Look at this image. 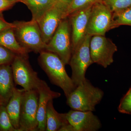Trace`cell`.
Listing matches in <instances>:
<instances>
[{"instance_id":"cell-10","label":"cell","mask_w":131,"mask_h":131,"mask_svg":"<svg viewBox=\"0 0 131 131\" xmlns=\"http://www.w3.org/2000/svg\"><path fill=\"white\" fill-rule=\"evenodd\" d=\"M68 6L58 1L46 12L38 21L42 39L46 44L52 38L60 22L63 19L66 18Z\"/></svg>"},{"instance_id":"cell-22","label":"cell","mask_w":131,"mask_h":131,"mask_svg":"<svg viewBox=\"0 0 131 131\" xmlns=\"http://www.w3.org/2000/svg\"><path fill=\"white\" fill-rule=\"evenodd\" d=\"M113 13L131 7V0H104Z\"/></svg>"},{"instance_id":"cell-6","label":"cell","mask_w":131,"mask_h":131,"mask_svg":"<svg viewBox=\"0 0 131 131\" xmlns=\"http://www.w3.org/2000/svg\"><path fill=\"white\" fill-rule=\"evenodd\" d=\"M28 58V57L16 55L11 64L14 80L26 91L37 90L41 80L31 67Z\"/></svg>"},{"instance_id":"cell-11","label":"cell","mask_w":131,"mask_h":131,"mask_svg":"<svg viewBox=\"0 0 131 131\" xmlns=\"http://www.w3.org/2000/svg\"><path fill=\"white\" fill-rule=\"evenodd\" d=\"M93 112L72 109L66 113L65 115L69 124L75 131H96L100 129L102 124Z\"/></svg>"},{"instance_id":"cell-15","label":"cell","mask_w":131,"mask_h":131,"mask_svg":"<svg viewBox=\"0 0 131 131\" xmlns=\"http://www.w3.org/2000/svg\"><path fill=\"white\" fill-rule=\"evenodd\" d=\"M25 90L15 88L12 96L8 102L6 106L12 125L19 130V120L21 108V101Z\"/></svg>"},{"instance_id":"cell-28","label":"cell","mask_w":131,"mask_h":131,"mask_svg":"<svg viewBox=\"0 0 131 131\" xmlns=\"http://www.w3.org/2000/svg\"><path fill=\"white\" fill-rule=\"evenodd\" d=\"M7 1L15 3V2H19L20 0H7Z\"/></svg>"},{"instance_id":"cell-3","label":"cell","mask_w":131,"mask_h":131,"mask_svg":"<svg viewBox=\"0 0 131 131\" xmlns=\"http://www.w3.org/2000/svg\"><path fill=\"white\" fill-rule=\"evenodd\" d=\"M67 18L60 22L45 49L57 55L65 65L69 63L72 53L71 28L70 22Z\"/></svg>"},{"instance_id":"cell-4","label":"cell","mask_w":131,"mask_h":131,"mask_svg":"<svg viewBox=\"0 0 131 131\" xmlns=\"http://www.w3.org/2000/svg\"><path fill=\"white\" fill-rule=\"evenodd\" d=\"M92 36L86 34L72 51L69 64L72 70L71 78L76 86L85 79L87 69L93 63L90 50V43Z\"/></svg>"},{"instance_id":"cell-25","label":"cell","mask_w":131,"mask_h":131,"mask_svg":"<svg viewBox=\"0 0 131 131\" xmlns=\"http://www.w3.org/2000/svg\"><path fill=\"white\" fill-rule=\"evenodd\" d=\"M14 23H9L5 21L2 17L0 16V33L10 28H14Z\"/></svg>"},{"instance_id":"cell-7","label":"cell","mask_w":131,"mask_h":131,"mask_svg":"<svg viewBox=\"0 0 131 131\" xmlns=\"http://www.w3.org/2000/svg\"><path fill=\"white\" fill-rule=\"evenodd\" d=\"M113 13L103 1H98L93 5L87 29V34L105 35L114 28Z\"/></svg>"},{"instance_id":"cell-20","label":"cell","mask_w":131,"mask_h":131,"mask_svg":"<svg viewBox=\"0 0 131 131\" xmlns=\"http://www.w3.org/2000/svg\"><path fill=\"white\" fill-rule=\"evenodd\" d=\"M0 131H18L12 125L6 106L0 105Z\"/></svg>"},{"instance_id":"cell-1","label":"cell","mask_w":131,"mask_h":131,"mask_svg":"<svg viewBox=\"0 0 131 131\" xmlns=\"http://www.w3.org/2000/svg\"><path fill=\"white\" fill-rule=\"evenodd\" d=\"M38 61L51 83L62 90L66 98L75 88L71 77L65 70V64L56 54L44 50L40 52Z\"/></svg>"},{"instance_id":"cell-17","label":"cell","mask_w":131,"mask_h":131,"mask_svg":"<svg viewBox=\"0 0 131 131\" xmlns=\"http://www.w3.org/2000/svg\"><path fill=\"white\" fill-rule=\"evenodd\" d=\"M65 113H59L54 108L53 100L49 101L46 113V131H59L68 124Z\"/></svg>"},{"instance_id":"cell-18","label":"cell","mask_w":131,"mask_h":131,"mask_svg":"<svg viewBox=\"0 0 131 131\" xmlns=\"http://www.w3.org/2000/svg\"><path fill=\"white\" fill-rule=\"evenodd\" d=\"M28 7L31 13V20L38 22L41 17L51 8L54 6L57 0H20Z\"/></svg>"},{"instance_id":"cell-27","label":"cell","mask_w":131,"mask_h":131,"mask_svg":"<svg viewBox=\"0 0 131 131\" xmlns=\"http://www.w3.org/2000/svg\"><path fill=\"white\" fill-rule=\"evenodd\" d=\"M57 1L69 6L73 1V0H57Z\"/></svg>"},{"instance_id":"cell-13","label":"cell","mask_w":131,"mask_h":131,"mask_svg":"<svg viewBox=\"0 0 131 131\" xmlns=\"http://www.w3.org/2000/svg\"><path fill=\"white\" fill-rule=\"evenodd\" d=\"M37 90L39 94L37 130L45 131L46 129V113L48 103L51 100L60 97L61 94L52 90L45 81L42 80Z\"/></svg>"},{"instance_id":"cell-12","label":"cell","mask_w":131,"mask_h":131,"mask_svg":"<svg viewBox=\"0 0 131 131\" xmlns=\"http://www.w3.org/2000/svg\"><path fill=\"white\" fill-rule=\"evenodd\" d=\"M93 5L77 10L68 16L70 18L72 51L87 34V27Z\"/></svg>"},{"instance_id":"cell-14","label":"cell","mask_w":131,"mask_h":131,"mask_svg":"<svg viewBox=\"0 0 131 131\" xmlns=\"http://www.w3.org/2000/svg\"><path fill=\"white\" fill-rule=\"evenodd\" d=\"M11 64L0 65V98L7 103L15 88Z\"/></svg>"},{"instance_id":"cell-19","label":"cell","mask_w":131,"mask_h":131,"mask_svg":"<svg viewBox=\"0 0 131 131\" xmlns=\"http://www.w3.org/2000/svg\"><path fill=\"white\" fill-rule=\"evenodd\" d=\"M114 28L121 25L131 26V7L113 13Z\"/></svg>"},{"instance_id":"cell-26","label":"cell","mask_w":131,"mask_h":131,"mask_svg":"<svg viewBox=\"0 0 131 131\" xmlns=\"http://www.w3.org/2000/svg\"><path fill=\"white\" fill-rule=\"evenodd\" d=\"M14 3L7 0H0V12L11 7Z\"/></svg>"},{"instance_id":"cell-21","label":"cell","mask_w":131,"mask_h":131,"mask_svg":"<svg viewBox=\"0 0 131 131\" xmlns=\"http://www.w3.org/2000/svg\"><path fill=\"white\" fill-rule=\"evenodd\" d=\"M98 1L100 0H73L68 6L66 13V18L76 11L93 5Z\"/></svg>"},{"instance_id":"cell-5","label":"cell","mask_w":131,"mask_h":131,"mask_svg":"<svg viewBox=\"0 0 131 131\" xmlns=\"http://www.w3.org/2000/svg\"><path fill=\"white\" fill-rule=\"evenodd\" d=\"M15 36L20 43L29 51L40 53L45 50L46 44L43 41L37 21H16L14 22Z\"/></svg>"},{"instance_id":"cell-2","label":"cell","mask_w":131,"mask_h":131,"mask_svg":"<svg viewBox=\"0 0 131 131\" xmlns=\"http://www.w3.org/2000/svg\"><path fill=\"white\" fill-rule=\"evenodd\" d=\"M103 95L102 90L94 86L86 78L66 98L67 104L73 110L93 112Z\"/></svg>"},{"instance_id":"cell-8","label":"cell","mask_w":131,"mask_h":131,"mask_svg":"<svg viewBox=\"0 0 131 131\" xmlns=\"http://www.w3.org/2000/svg\"><path fill=\"white\" fill-rule=\"evenodd\" d=\"M39 94L37 90L25 91L21 101L19 131H37Z\"/></svg>"},{"instance_id":"cell-23","label":"cell","mask_w":131,"mask_h":131,"mask_svg":"<svg viewBox=\"0 0 131 131\" xmlns=\"http://www.w3.org/2000/svg\"><path fill=\"white\" fill-rule=\"evenodd\" d=\"M118 110L122 113L131 114V87L121 100Z\"/></svg>"},{"instance_id":"cell-9","label":"cell","mask_w":131,"mask_h":131,"mask_svg":"<svg viewBox=\"0 0 131 131\" xmlns=\"http://www.w3.org/2000/svg\"><path fill=\"white\" fill-rule=\"evenodd\" d=\"M90 50L93 63L106 68L113 62L114 54L118 49L115 44L105 35H95L90 39Z\"/></svg>"},{"instance_id":"cell-29","label":"cell","mask_w":131,"mask_h":131,"mask_svg":"<svg viewBox=\"0 0 131 131\" xmlns=\"http://www.w3.org/2000/svg\"><path fill=\"white\" fill-rule=\"evenodd\" d=\"M4 103H5V102H4L3 101L1 98H0V105H4Z\"/></svg>"},{"instance_id":"cell-16","label":"cell","mask_w":131,"mask_h":131,"mask_svg":"<svg viewBox=\"0 0 131 131\" xmlns=\"http://www.w3.org/2000/svg\"><path fill=\"white\" fill-rule=\"evenodd\" d=\"M0 45L16 55L28 57L29 51L16 40L13 28L7 29L0 33Z\"/></svg>"},{"instance_id":"cell-24","label":"cell","mask_w":131,"mask_h":131,"mask_svg":"<svg viewBox=\"0 0 131 131\" xmlns=\"http://www.w3.org/2000/svg\"><path fill=\"white\" fill-rule=\"evenodd\" d=\"M16 55L13 51L0 45V65L12 64Z\"/></svg>"}]
</instances>
